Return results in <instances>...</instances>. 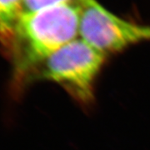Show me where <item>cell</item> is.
Listing matches in <instances>:
<instances>
[{
	"label": "cell",
	"instance_id": "obj_1",
	"mask_svg": "<svg viewBox=\"0 0 150 150\" xmlns=\"http://www.w3.org/2000/svg\"><path fill=\"white\" fill-rule=\"evenodd\" d=\"M82 6L67 4L23 13L17 24L12 50L18 56V71L38 68L50 55L79 38Z\"/></svg>",
	"mask_w": 150,
	"mask_h": 150
},
{
	"label": "cell",
	"instance_id": "obj_6",
	"mask_svg": "<svg viewBox=\"0 0 150 150\" xmlns=\"http://www.w3.org/2000/svg\"><path fill=\"white\" fill-rule=\"evenodd\" d=\"M149 40H150V27H149Z\"/></svg>",
	"mask_w": 150,
	"mask_h": 150
},
{
	"label": "cell",
	"instance_id": "obj_3",
	"mask_svg": "<svg viewBox=\"0 0 150 150\" xmlns=\"http://www.w3.org/2000/svg\"><path fill=\"white\" fill-rule=\"evenodd\" d=\"M79 38L108 56L149 40V27L115 15L97 0H85L81 8Z\"/></svg>",
	"mask_w": 150,
	"mask_h": 150
},
{
	"label": "cell",
	"instance_id": "obj_4",
	"mask_svg": "<svg viewBox=\"0 0 150 150\" xmlns=\"http://www.w3.org/2000/svg\"><path fill=\"white\" fill-rule=\"evenodd\" d=\"M23 0H0V41L8 49L13 46L17 24L23 13Z\"/></svg>",
	"mask_w": 150,
	"mask_h": 150
},
{
	"label": "cell",
	"instance_id": "obj_2",
	"mask_svg": "<svg viewBox=\"0 0 150 150\" xmlns=\"http://www.w3.org/2000/svg\"><path fill=\"white\" fill-rule=\"evenodd\" d=\"M107 57L78 38L50 55L38 69L42 79L62 87L79 103L89 104Z\"/></svg>",
	"mask_w": 150,
	"mask_h": 150
},
{
	"label": "cell",
	"instance_id": "obj_5",
	"mask_svg": "<svg viewBox=\"0 0 150 150\" xmlns=\"http://www.w3.org/2000/svg\"><path fill=\"white\" fill-rule=\"evenodd\" d=\"M85 0H23V13H31L54 6L76 4L82 6Z\"/></svg>",
	"mask_w": 150,
	"mask_h": 150
}]
</instances>
